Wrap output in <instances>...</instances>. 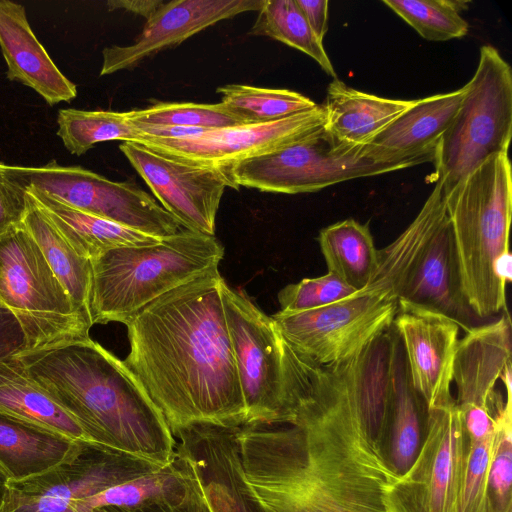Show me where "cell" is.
<instances>
[{
	"label": "cell",
	"mask_w": 512,
	"mask_h": 512,
	"mask_svg": "<svg viewBox=\"0 0 512 512\" xmlns=\"http://www.w3.org/2000/svg\"><path fill=\"white\" fill-rule=\"evenodd\" d=\"M0 414L91 443L80 425L28 377L17 356L0 360Z\"/></svg>",
	"instance_id": "cell-27"
},
{
	"label": "cell",
	"mask_w": 512,
	"mask_h": 512,
	"mask_svg": "<svg viewBox=\"0 0 512 512\" xmlns=\"http://www.w3.org/2000/svg\"><path fill=\"white\" fill-rule=\"evenodd\" d=\"M21 168L30 188L82 212L159 239L184 229L135 183L112 181L83 167L62 166L56 161Z\"/></svg>",
	"instance_id": "cell-12"
},
{
	"label": "cell",
	"mask_w": 512,
	"mask_h": 512,
	"mask_svg": "<svg viewBox=\"0 0 512 512\" xmlns=\"http://www.w3.org/2000/svg\"><path fill=\"white\" fill-rule=\"evenodd\" d=\"M462 289L477 318L506 309L511 282L512 172L507 153L479 165L445 195Z\"/></svg>",
	"instance_id": "cell-4"
},
{
	"label": "cell",
	"mask_w": 512,
	"mask_h": 512,
	"mask_svg": "<svg viewBox=\"0 0 512 512\" xmlns=\"http://www.w3.org/2000/svg\"><path fill=\"white\" fill-rule=\"evenodd\" d=\"M398 300L375 291L360 290L329 305L272 315L282 336L301 357L330 365L347 360L390 329Z\"/></svg>",
	"instance_id": "cell-10"
},
{
	"label": "cell",
	"mask_w": 512,
	"mask_h": 512,
	"mask_svg": "<svg viewBox=\"0 0 512 512\" xmlns=\"http://www.w3.org/2000/svg\"><path fill=\"white\" fill-rule=\"evenodd\" d=\"M465 437L455 399L427 408L426 436L409 470L383 494L386 512H456Z\"/></svg>",
	"instance_id": "cell-11"
},
{
	"label": "cell",
	"mask_w": 512,
	"mask_h": 512,
	"mask_svg": "<svg viewBox=\"0 0 512 512\" xmlns=\"http://www.w3.org/2000/svg\"><path fill=\"white\" fill-rule=\"evenodd\" d=\"M222 301L246 410L245 425L290 424L308 361L285 341L272 316L224 280Z\"/></svg>",
	"instance_id": "cell-6"
},
{
	"label": "cell",
	"mask_w": 512,
	"mask_h": 512,
	"mask_svg": "<svg viewBox=\"0 0 512 512\" xmlns=\"http://www.w3.org/2000/svg\"><path fill=\"white\" fill-rule=\"evenodd\" d=\"M223 256L215 236L185 228L153 244L103 253L91 260L92 325L125 324L163 294L218 269Z\"/></svg>",
	"instance_id": "cell-5"
},
{
	"label": "cell",
	"mask_w": 512,
	"mask_h": 512,
	"mask_svg": "<svg viewBox=\"0 0 512 512\" xmlns=\"http://www.w3.org/2000/svg\"><path fill=\"white\" fill-rule=\"evenodd\" d=\"M317 239L328 272L356 291L368 286L378 265V249L368 225L342 220L321 229Z\"/></svg>",
	"instance_id": "cell-29"
},
{
	"label": "cell",
	"mask_w": 512,
	"mask_h": 512,
	"mask_svg": "<svg viewBox=\"0 0 512 512\" xmlns=\"http://www.w3.org/2000/svg\"><path fill=\"white\" fill-rule=\"evenodd\" d=\"M23 225L36 241L54 275L66 290L76 312L91 322V260L82 257L72 248L29 191L28 209Z\"/></svg>",
	"instance_id": "cell-28"
},
{
	"label": "cell",
	"mask_w": 512,
	"mask_h": 512,
	"mask_svg": "<svg viewBox=\"0 0 512 512\" xmlns=\"http://www.w3.org/2000/svg\"><path fill=\"white\" fill-rule=\"evenodd\" d=\"M506 390L494 412V441L486 483V512H512V369L500 378Z\"/></svg>",
	"instance_id": "cell-33"
},
{
	"label": "cell",
	"mask_w": 512,
	"mask_h": 512,
	"mask_svg": "<svg viewBox=\"0 0 512 512\" xmlns=\"http://www.w3.org/2000/svg\"><path fill=\"white\" fill-rule=\"evenodd\" d=\"M236 428L191 426L174 436L176 450L192 465L212 512H269L244 481Z\"/></svg>",
	"instance_id": "cell-18"
},
{
	"label": "cell",
	"mask_w": 512,
	"mask_h": 512,
	"mask_svg": "<svg viewBox=\"0 0 512 512\" xmlns=\"http://www.w3.org/2000/svg\"><path fill=\"white\" fill-rule=\"evenodd\" d=\"M0 302L21 325L27 352L90 339L92 323L76 312L23 223L0 236Z\"/></svg>",
	"instance_id": "cell-8"
},
{
	"label": "cell",
	"mask_w": 512,
	"mask_h": 512,
	"mask_svg": "<svg viewBox=\"0 0 512 512\" xmlns=\"http://www.w3.org/2000/svg\"><path fill=\"white\" fill-rule=\"evenodd\" d=\"M393 328L404 352L411 385L427 408L452 399L459 324L434 309L398 300Z\"/></svg>",
	"instance_id": "cell-16"
},
{
	"label": "cell",
	"mask_w": 512,
	"mask_h": 512,
	"mask_svg": "<svg viewBox=\"0 0 512 512\" xmlns=\"http://www.w3.org/2000/svg\"><path fill=\"white\" fill-rule=\"evenodd\" d=\"M357 292L336 275L327 272L288 284L278 293L282 312H300L320 308L347 298Z\"/></svg>",
	"instance_id": "cell-36"
},
{
	"label": "cell",
	"mask_w": 512,
	"mask_h": 512,
	"mask_svg": "<svg viewBox=\"0 0 512 512\" xmlns=\"http://www.w3.org/2000/svg\"><path fill=\"white\" fill-rule=\"evenodd\" d=\"M383 3L430 41L461 38L469 25L460 13L469 2L461 0H383Z\"/></svg>",
	"instance_id": "cell-34"
},
{
	"label": "cell",
	"mask_w": 512,
	"mask_h": 512,
	"mask_svg": "<svg viewBox=\"0 0 512 512\" xmlns=\"http://www.w3.org/2000/svg\"><path fill=\"white\" fill-rule=\"evenodd\" d=\"M163 0H110L107 7L110 11L122 9L149 19L164 3Z\"/></svg>",
	"instance_id": "cell-41"
},
{
	"label": "cell",
	"mask_w": 512,
	"mask_h": 512,
	"mask_svg": "<svg viewBox=\"0 0 512 512\" xmlns=\"http://www.w3.org/2000/svg\"><path fill=\"white\" fill-rule=\"evenodd\" d=\"M377 384L369 347L338 363L310 362L290 424L236 428L243 478L261 505L269 512H386L384 490L397 478L365 434Z\"/></svg>",
	"instance_id": "cell-1"
},
{
	"label": "cell",
	"mask_w": 512,
	"mask_h": 512,
	"mask_svg": "<svg viewBox=\"0 0 512 512\" xmlns=\"http://www.w3.org/2000/svg\"><path fill=\"white\" fill-rule=\"evenodd\" d=\"M449 127L435 151V181L445 195L488 158L507 153L512 136V70L499 51L484 45Z\"/></svg>",
	"instance_id": "cell-7"
},
{
	"label": "cell",
	"mask_w": 512,
	"mask_h": 512,
	"mask_svg": "<svg viewBox=\"0 0 512 512\" xmlns=\"http://www.w3.org/2000/svg\"><path fill=\"white\" fill-rule=\"evenodd\" d=\"M82 442L0 414V468L9 481H21L57 466L72 457Z\"/></svg>",
	"instance_id": "cell-25"
},
{
	"label": "cell",
	"mask_w": 512,
	"mask_h": 512,
	"mask_svg": "<svg viewBox=\"0 0 512 512\" xmlns=\"http://www.w3.org/2000/svg\"><path fill=\"white\" fill-rule=\"evenodd\" d=\"M202 488L189 460L176 450L169 464L129 478L75 505L76 512L114 507L126 510L176 506L202 496Z\"/></svg>",
	"instance_id": "cell-23"
},
{
	"label": "cell",
	"mask_w": 512,
	"mask_h": 512,
	"mask_svg": "<svg viewBox=\"0 0 512 512\" xmlns=\"http://www.w3.org/2000/svg\"><path fill=\"white\" fill-rule=\"evenodd\" d=\"M0 49L10 81L32 88L51 106L76 97V85L58 69L33 33L25 8L10 0H0Z\"/></svg>",
	"instance_id": "cell-21"
},
{
	"label": "cell",
	"mask_w": 512,
	"mask_h": 512,
	"mask_svg": "<svg viewBox=\"0 0 512 512\" xmlns=\"http://www.w3.org/2000/svg\"><path fill=\"white\" fill-rule=\"evenodd\" d=\"M203 492V491H202ZM92 512H212L204 495L176 506L155 507L151 509L126 510L114 507H102Z\"/></svg>",
	"instance_id": "cell-40"
},
{
	"label": "cell",
	"mask_w": 512,
	"mask_h": 512,
	"mask_svg": "<svg viewBox=\"0 0 512 512\" xmlns=\"http://www.w3.org/2000/svg\"><path fill=\"white\" fill-rule=\"evenodd\" d=\"M455 91L414 100L413 104L365 146L366 156L380 163L412 167L434 161L436 147L465 94Z\"/></svg>",
	"instance_id": "cell-20"
},
{
	"label": "cell",
	"mask_w": 512,
	"mask_h": 512,
	"mask_svg": "<svg viewBox=\"0 0 512 512\" xmlns=\"http://www.w3.org/2000/svg\"><path fill=\"white\" fill-rule=\"evenodd\" d=\"M250 34L268 36L313 58L334 79L336 72L295 0H264Z\"/></svg>",
	"instance_id": "cell-31"
},
{
	"label": "cell",
	"mask_w": 512,
	"mask_h": 512,
	"mask_svg": "<svg viewBox=\"0 0 512 512\" xmlns=\"http://www.w3.org/2000/svg\"><path fill=\"white\" fill-rule=\"evenodd\" d=\"M427 428V405L411 385L404 352L397 336L392 394L388 417L375 449L385 468L396 478L404 475L416 460Z\"/></svg>",
	"instance_id": "cell-22"
},
{
	"label": "cell",
	"mask_w": 512,
	"mask_h": 512,
	"mask_svg": "<svg viewBox=\"0 0 512 512\" xmlns=\"http://www.w3.org/2000/svg\"><path fill=\"white\" fill-rule=\"evenodd\" d=\"M413 102L365 93L335 78L327 87L322 105L325 112L324 129L338 143L362 148Z\"/></svg>",
	"instance_id": "cell-24"
},
{
	"label": "cell",
	"mask_w": 512,
	"mask_h": 512,
	"mask_svg": "<svg viewBox=\"0 0 512 512\" xmlns=\"http://www.w3.org/2000/svg\"><path fill=\"white\" fill-rule=\"evenodd\" d=\"M324 124V109L317 105L272 122L212 129L186 138H143L136 143L189 165L224 167L298 142Z\"/></svg>",
	"instance_id": "cell-15"
},
{
	"label": "cell",
	"mask_w": 512,
	"mask_h": 512,
	"mask_svg": "<svg viewBox=\"0 0 512 512\" xmlns=\"http://www.w3.org/2000/svg\"><path fill=\"white\" fill-rule=\"evenodd\" d=\"M398 300L441 312L456 321L465 332L472 327L477 317L463 293L448 213L414 260Z\"/></svg>",
	"instance_id": "cell-19"
},
{
	"label": "cell",
	"mask_w": 512,
	"mask_h": 512,
	"mask_svg": "<svg viewBox=\"0 0 512 512\" xmlns=\"http://www.w3.org/2000/svg\"><path fill=\"white\" fill-rule=\"evenodd\" d=\"M159 467L82 442L72 457L57 466L9 481L1 512H76L78 501Z\"/></svg>",
	"instance_id": "cell-13"
},
{
	"label": "cell",
	"mask_w": 512,
	"mask_h": 512,
	"mask_svg": "<svg viewBox=\"0 0 512 512\" xmlns=\"http://www.w3.org/2000/svg\"><path fill=\"white\" fill-rule=\"evenodd\" d=\"M131 123L207 130L244 125L223 103L160 102L126 111Z\"/></svg>",
	"instance_id": "cell-35"
},
{
	"label": "cell",
	"mask_w": 512,
	"mask_h": 512,
	"mask_svg": "<svg viewBox=\"0 0 512 512\" xmlns=\"http://www.w3.org/2000/svg\"><path fill=\"white\" fill-rule=\"evenodd\" d=\"M264 0H172L146 20L142 32L127 46L102 51L100 76L137 67L161 51L174 48L217 22L259 11Z\"/></svg>",
	"instance_id": "cell-17"
},
{
	"label": "cell",
	"mask_w": 512,
	"mask_h": 512,
	"mask_svg": "<svg viewBox=\"0 0 512 512\" xmlns=\"http://www.w3.org/2000/svg\"><path fill=\"white\" fill-rule=\"evenodd\" d=\"M217 93L221 95V103L244 125L272 122L318 105L303 94L288 89L229 84L218 87Z\"/></svg>",
	"instance_id": "cell-32"
},
{
	"label": "cell",
	"mask_w": 512,
	"mask_h": 512,
	"mask_svg": "<svg viewBox=\"0 0 512 512\" xmlns=\"http://www.w3.org/2000/svg\"><path fill=\"white\" fill-rule=\"evenodd\" d=\"M9 478L5 472L0 468V512L2 510L3 502L8 489Z\"/></svg>",
	"instance_id": "cell-42"
},
{
	"label": "cell",
	"mask_w": 512,
	"mask_h": 512,
	"mask_svg": "<svg viewBox=\"0 0 512 512\" xmlns=\"http://www.w3.org/2000/svg\"><path fill=\"white\" fill-rule=\"evenodd\" d=\"M41 210L82 257L93 260L112 249L142 246L160 239L72 208L51 196L28 189Z\"/></svg>",
	"instance_id": "cell-26"
},
{
	"label": "cell",
	"mask_w": 512,
	"mask_h": 512,
	"mask_svg": "<svg viewBox=\"0 0 512 512\" xmlns=\"http://www.w3.org/2000/svg\"><path fill=\"white\" fill-rule=\"evenodd\" d=\"M313 33L323 40L328 30L327 0H295Z\"/></svg>",
	"instance_id": "cell-39"
},
{
	"label": "cell",
	"mask_w": 512,
	"mask_h": 512,
	"mask_svg": "<svg viewBox=\"0 0 512 512\" xmlns=\"http://www.w3.org/2000/svg\"><path fill=\"white\" fill-rule=\"evenodd\" d=\"M27 350V341L16 317L0 302V360Z\"/></svg>",
	"instance_id": "cell-38"
},
{
	"label": "cell",
	"mask_w": 512,
	"mask_h": 512,
	"mask_svg": "<svg viewBox=\"0 0 512 512\" xmlns=\"http://www.w3.org/2000/svg\"><path fill=\"white\" fill-rule=\"evenodd\" d=\"M57 135L65 148L80 156L96 144L109 140L137 142L142 133L128 120L126 112L60 109Z\"/></svg>",
	"instance_id": "cell-30"
},
{
	"label": "cell",
	"mask_w": 512,
	"mask_h": 512,
	"mask_svg": "<svg viewBox=\"0 0 512 512\" xmlns=\"http://www.w3.org/2000/svg\"><path fill=\"white\" fill-rule=\"evenodd\" d=\"M25 373L83 429L92 444L165 466L177 441L124 362L91 338L17 355Z\"/></svg>",
	"instance_id": "cell-3"
},
{
	"label": "cell",
	"mask_w": 512,
	"mask_h": 512,
	"mask_svg": "<svg viewBox=\"0 0 512 512\" xmlns=\"http://www.w3.org/2000/svg\"><path fill=\"white\" fill-rule=\"evenodd\" d=\"M119 149L161 206L183 228L214 236L216 215L225 189H238L227 166L189 165L136 142H123Z\"/></svg>",
	"instance_id": "cell-14"
},
{
	"label": "cell",
	"mask_w": 512,
	"mask_h": 512,
	"mask_svg": "<svg viewBox=\"0 0 512 512\" xmlns=\"http://www.w3.org/2000/svg\"><path fill=\"white\" fill-rule=\"evenodd\" d=\"M28 189L21 166L0 163V236L23 223L28 209Z\"/></svg>",
	"instance_id": "cell-37"
},
{
	"label": "cell",
	"mask_w": 512,
	"mask_h": 512,
	"mask_svg": "<svg viewBox=\"0 0 512 512\" xmlns=\"http://www.w3.org/2000/svg\"><path fill=\"white\" fill-rule=\"evenodd\" d=\"M211 270L158 297L124 325V364L175 436L199 424L240 427L246 410L222 301Z\"/></svg>",
	"instance_id": "cell-2"
},
{
	"label": "cell",
	"mask_w": 512,
	"mask_h": 512,
	"mask_svg": "<svg viewBox=\"0 0 512 512\" xmlns=\"http://www.w3.org/2000/svg\"><path fill=\"white\" fill-rule=\"evenodd\" d=\"M227 167L237 188L282 194L314 192L343 181L408 168L376 162L366 156L365 147L344 146L324 127L284 148Z\"/></svg>",
	"instance_id": "cell-9"
}]
</instances>
